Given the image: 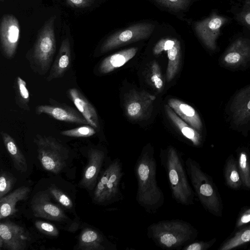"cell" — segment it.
Masks as SVG:
<instances>
[{
	"instance_id": "cell-27",
	"label": "cell",
	"mask_w": 250,
	"mask_h": 250,
	"mask_svg": "<svg viewBox=\"0 0 250 250\" xmlns=\"http://www.w3.org/2000/svg\"><path fill=\"white\" fill-rule=\"evenodd\" d=\"M250 242V224L235 230L220 246L219 250H230Z\"/></svg>"
},
{
	"instance_id": "cell-11",
	"label": "cell",
	"mask_w": 250,
	"mask_h": 250,
	"mask_svg": "<svg viewBox=\"0 0 250 250\" xmlns=\"http://www.w3.org/2000/svg\"><path fill=\"white\" fill-rule=\"evenodd\" d=\"M0 37L3 55L7 59H12L16 52L20 37L19 22L14 15L3 16L0 26Z\"/></svg>"
},
{
	"instance_id": "cell-31",
	"label": "cell",
	"mask_w": 250,
	"mask_h": 250,
	"mask_svg": "<svg viewBox=\"0 0 250 250\" xmlns=\"http://www.w3.org/2000/svg\"><path fill=\"white\" fill-rule=\"evenodd\" d=\"M147 79L149 83L158 90H161L164 86V80L160 68L156 62L151 64L148 71Z\"/></svg>"
},
{
	"instance_id": "cell-40",
	"label": "cell",
	"mask_w": 250,
	"mask_h": 250,
	"mask_svg": "<svg viewBox=\"0 0 250 250\" xmlns=\"http://www.w3.org/2000/svg\"><path fill=\"white\" fill-rule=\"evenodd\" d=\"M94 0H66L67 3L75 8H84L91 5Z\"/></svg>"
},
{
	"instance_id": "cell-34",
	"label": "cell",
	"mask_w": 250,
	"mask_h": 250,
	"mask_svg": "<svg viewBox=\"0 0 250 250\" xmlns=\"http://www.w3.org/2000/svg\"><path fill=\"white\" fill-rule=\"evenodd\" d=\"M16 180L14 176L6 171H1L0 177V198L8 193L13 188Z\"/></svg>"
},
{
	"instance_id": "cell-3",
	"label": "cell",
	"mask_w": 250,
	"mask_h": 250,
	"mask_svg": "<svg viewBox=\"0 0 250 250\" xmlns=\"http://www.w3.org/2000/svg\"><path fill=\"white\" fill-rule=\"evenodd\" d=\"M162 166L167 174L172 198L183 206L194 204L195 193L188 178L182 156L173 146L161 152Z\"/></svg>"
},
{
	"instance_id": "cell-10",
	"label": "cell",
	"mask_w": 250,
	"mask_h": 250,
	"mask_svg": "<svg viewBox=\"0 0 250 250\" xmlns=\"http://www.w3.org/2000/svg\"><path fill=\"white\" fill-rule=\"evenodd\" d=\"M219 64L231 71L250 67V40L240 37L233 41L221 56Z\"/></svg>"
},
{
	"instance_id": "cell-30",
	"label": "cell",
	"mask_w": 250,
	"mask_h": 250,
	"mask_svg": "<svg viewBox=\"0 0 250 250\" xmlns=\"http://www.w3.org/2000/svg\"><path fill=\"white\" fill-rule=\"evenodd\" d=\"M15 88L17 104L24 110H29L30 97L25 81L21 77H17L15 81Z\"/></svg>"
},
{
	"instance_id": "cell-2",
	"label": "cell",
	"mask_w": 250,
	"mask_h": 250,
	"mask_svg": "<svg viewBox=\"0 0 250 250\" xmlns=\"http://www.w3.org/2000/svg\"><path fill=\"white\" fill-rule=\"evenodd\" d=\"M146 235L157 247L167 250H181L196 240L197 230L189 223L181 219L162 220L150 224Z\"/></svg>"
},
{
	"instance_id": "cell-17",
	"label": "cell",
	"mask_w": 250,
	"mask_h": 250,
	"mask_svg": "<svg viewBox=\"0 0 250 250\" xmlns=\"http://www.w3.org/2000/svg\"><path fill=\"white\" fill-rule=\"evenodd\" d=\"M38 114H47L53 118L68 123L88 125L87 121L78 110L63 105H40L36 108Z\"/></svg>"
},
{
	"instance_id": "cell-32",
	"label": "cell",
	"mask_w": 250,
	"mask_h": 250,
	"mask_svg": "<svg viewBox=\"0 0 250 250\" xmlns=\"http://www.w3.org/2000/svg\"><path fill=\"white\" fill-rule=\"evenodd\" d=\"M95 129L91 125H84L77 128L62 131L63 136L71 137H89L96 133Z\"/></svg>"
},
{
	"instance_id": "cell-16",
	"label": "cell",
	"mask_w": 250,
	"mask_h": 250,
	"mask_svg": "<svg viewBox=\"0 0 250 250\" xmlns=\"http://www.w3.org/2000/svg\"><path fill=\"white\" fill-rule=\"evenodd\" d=\"M105 157V153L102 150L92 148L89 150L88 164L80 182L82 187L89 190L95 188Z\"/></svg>"
},
{
	"instance_id": "cell-18",
	"label": "cell",
	"mask_w": 250,
	"mask_h": 250,
	"mask_svg": "<svg viewBox=\"0 0 250 250\" xmlns=\"http://www.w3.org/2000/svg\"><path fill=\"white\" fill-rule=\"evenodd\" d=\"M78 249L83 250H117L116 245L108 242L98 231L85 228L81 232Z\"/></svg>"
},
{
	"instance_id": "cell-21",
	"label": "cell",
	"mask_w": 250,
	"mask_h": 250,
	"mask_svg": "<svg viewBox=\"0 0 250 250\" xmlns=\"http://www.w3.org/2000/svg\"><path fill=\"white\" fill-rule=\"evenodd\" d=\"M168 105L182 119L200 133L203 128L202 122L193 107L174 98L168 100Z\"/></svg>"
},
{
	"instance_id": "cell-42",
	"label": "cell",
	"mask_w": 250,
	"mask_h": 250,
	"mask_svg": "<svg viewBox=\"0 0 250 250\" xmlns=\"http://www.w3.org/2000/svg\"></svg>"
},
{
	"instance_id": "cell-4",
	"label": "cell",
	"mask_w": 250,
	"mask_h": 250,
	"mask_svg": "<svg viewBox=\"0 0 250 250\" xmlns=\"http://www.w3.org/2000/svg\"><path fill=\"white\" fill-rule=\"evenodd\" d=\"M185 165L195 194L203 207L213 215L221 217L222 201L211 177L204 172L199 164L192 158H187Z\"/></svg>"
},
{
	"instance_id": "cell-36",
	"label": "cell",
	"mask_w": 250,
	"mask_h": 250,
	"mask_svg": "<svg viewBox=\"0 0 250 250\" xmlns=\"http://www.w3.org/2000/svg\"><path fill=\"white\" fill-rule=\"evenodd\" d=\"M216 241V238H213L208 241L194 240L184 246L181 250H207L210 248Z\"/></svg>"
},
{
	"instance_id": "cell-26",
	"label": "cell",
	"mask_w": 250,
	"mask_h": 250,
	"mask_svg": "<svg viewBox=\"0 0 250 250\" xmlns=\"http://www.w3.org/2000/svg\"><path fill=\"white\" fill-rule=\"evenodd\" d=\"M224 175L225 184L229 188L239 190L243 188L237 159L233 155L229 156L226 160Z\"/></svg>"
},
{
	"instance_id": "cell-8",
	"label": "cell",
	"mask_w": 250,
	"mask_h": 250,
	"mask_svg": "<svg viewBox=\"0 0 250 250\" xmlns=\"http://www.w3.org/2000/svg\"><path fill=\"white\" fill-rule=\"evenodd\" d=\"M35 142L37 146L38 159L43 168L54 173H59L65 166L67 152L55 138L37 136Z\"/></svg>"
},
{
	"instance_id": "cell-35",
	"label": "cell",
	"mask_w": 250,
	"mask_h": 250,
	"mask_svg": "<svg viewBox=\"0 0 250 250\" xmlns=\"http://www.w3.org/2000/svg\"><path fill=\"white\" fill-rule=\"evenodd\" d=\"M160 4L176 10H185L189 5L191 0H155Z\"/></svg>"
},
{
	"instance_id": "cell-5",
	"label": "cell",
	"mask_w": 250,
	"mask_h": 250,
	"mask_svg": "<svg viewBox=\"0 0 250 250\" xmlns=\"http://www.w3.org/2000/svg\"><path fill=\"white\" fill-rule=\"evenodd\" d=\"M124 176L119 158L112 160L102 171L94 192L93 199L100 205H108L124 199L121 183Z\"/></svg>"
},
{
	"instance_id": "cell-24",
	"label": "cell",
	"mask_w": 250,
	"mask_h": 250,
	"mask_svg": "<svg viewBox=\"0 0 250 250\" xmlns=\"http://www.w3.org/2000/svg\"><path fill=\"white\" fill-rule=\"evenodd\" d=\"M166 112L172 123L182 134L188 140L193 146L198 147L202 143V135L199 132L182 119L168 105L165 106Z\"/></svg>"
},
{
	"instance_id": "cell-22",
	"label": "cell",
	"mask_w": 250,
	"mask_h": 250,
	"mask_svg": "<svg viewBox=\"0 0 250 250\" xmlns=\"http://www.w3.org/2000/svg\"><path fill=\"white\" fill-rule=\"evenodd\" d=\"M30 192V189L28 187L21 186L0 198V219L1 220L15 214L18 211L17 203L26 200Z\"/></svg>"
},
{
	"instance_id": "cell-28",
	"label": "cell",
	"mask_w": 250,
	"mask_h": 250,
	"mask_svg": "<svg viewBox=\"0 0 250 250\" xmlns=\"http://www.w3.org/2000/svg\"><path fill=\"white\" fill-rule=\"evenodd\" d=\"M238 167L242 182L243 188L250 190V151L245 147L236 150Z\"/></svg>"
},
{
	"instance_id": "cell-12",
	"label": "cell",
	"mask_w": 250,
	"mask_h": 250,
	"mask_svg": "<svg viewBox=\"0 0 250 250\" xmlns=\"http://www.w3.org/2000/svg\"><path fill=\"white\" fill-rule=\"evenodd\" d=\"M156 96L145 91L130 90L125 97V110L133 120L143 119L149 115Z\"/></svg>"
},
{
	"instance_id": "cell-13",
	"label": "cell",
	"mask_w": 250,
	"mask_h": 250,
	"mask_svg": "<svg viewBox=\"0 0 250 250\" xmlns=\"http://www.w3.org/2000/svg\"><path fill=\"white\" fill-rule=\"evenodd\" d=\"M228 19L216 13L195 23V32L206 47L211 51L217 48L216 40L220 34L221 28Z\"/></svg>"
},
{
	"instance_id": "cell-39",
	"label": "cell",
	"mask_w": 250,
	"mask_h": 250,
	"mask_svg": "<svg viewBox=\"0 0 250 250\" xmlns=\"http://www.w3.org/2000/svg\"><path fill=\"white\" fill-rule=\"evenodd\" d=\"M174 39L171 40L167 38L160 40L154 46L153 53L154 55H159L163 51L167 50L174 43Z\"/></svg>"
},
{
	"instance_id": "cell-25",
	"label": "cell",
	"mask_w": 250,
	"mask_h": 250,
	"mask_svg": "<svg viewBox=\"0 0 250 250\" xmlns=\"http://www.w3.org/2000/svg\"><path fill=\"white\" fill-rule=\"evenodd\" d=\"M0 134L3 144L13 161L15 168L21 172H26L27 169L26 159L15 141L6 132L1 131Z\"/></svg>"
},
{
	"instance_id": "cell-9",
	"label": "cell",
	"mask_w": 250,
	"mask_h": 250,
	"mask_svg": "<svg viewBox=\"0 0 250 250\" xmlns=\"http://www.w3.org/2000/svg\"><path fill=\"white\" fill-rule=\"evenodd\" d=\"M155 29L151 23L141 22L132 25L109 36L102 45L104 53L119 46L148 38Z\"/></svg>"
},
{
	"instance_id": "cell-23",
	"label": "cell",
	"mask_w": 250,
	"mask_h": 250,
	"mask_svg": "<svg viewBox=\"0 0 250 250\" xmlns=\"http://www.w3.org/2000/svg\"><path fill=\"white\" fill-rule=\"evenodd\" d=\"M137 50V48L132 47L106 57L100 63L98 72L100 74H107L121 67L136 55Z\"/></svg>"
},
{
	"instance_id": "cell-1",
	"label": "cell",
	"mask_w": 250,
	"mask_h": 250,
	"mask_svg": "<svg viewBox=\"0 0 250 250\" xmlns=\"http://www.w3.org/2000/svg\"><path fill=\"white\" fill-rule=\"evenodd\" d=\"M156 160L153 149L145 147L134 166L137 182L136 200L137 203L149 214H154L163 206L164 194L156 179Z\"/></svg>"
},
{
	"instance_id": "cell-29",
	"label": "cell",
	"mask_w": 250,
	"mask_h": 250,
	"mask_svg": "<svg viewBox=\"0 0 250 250\" xmlns=\"http://www.w3.org/2000/svg\"><path fill=\"white\" fill-rule=\"evenodd\" d=\"M173 44L167 51L168 64L167 70V79L170 81L176 74L181 58V45L179 40L174 39Z\"/></svg>"
},
{
	"instance_id": "cell-6",
	"label": "cell",
	"mask_w": 250,
	"mask_h": 250,
	"mask_svg": "<svg viewBox=\"0 0 250 250\" xmlns=\"http://www.w3.org/2000/svg\"><path fill=\"white\" fill-rule=\"evenodd\" d=\"M56 16L49 19L42 28L28 57L31 68L36 73L44 75L50 67L56 51V43L54 32Z\"/></svg>"
},
{
	"instance_id": "cell-41",
	"label": "cell",
	"mask_w": 250,
	"mask_h": 250,
	"mask_svg": "<svg viewBox=\"0 0 250 250\" xmlns=\"http://www.w3.org/2000/svg\"><path fill=\"white\" fill-rule=\"evenodd\" d=\"M241 18L244 23L250 27V9L244 10L241 14Z\"/></svg>"
},
{
	"instance_id": "cell-38",
	"label": "cell",
	"mask_w": 250,
	"mask_h": 250,
	"mask_svg": "<svg viewBox=\"0 0 250 250\" xmlns=\"http://www.w3.org/2000/svg\"><path fill=\"white\" fill-rule=\"evenodd\" d=\"M250 223V207H245L242 208L237 218L235 230L239 229Z\"/></svg>"
},
{
	"instance_id": "cell-7",
	"label": "cell",
	"mask_w": 250,
	"mask_h": 250,
	"mask_svg": "<svg viewBox=\"0 0 250 250\" xmlns=\"http://www.w3.org/2000/svg\"><path fill=\"white\" fill-rule=\"evenodd\" d=\"M225 111L230 128L247 137L250 131V84L233 95Z\"/></svg>"
},
{
	"instance_id": "cell-14",
	"label": "cell",
	"mask_w": 250,
	"mask_h": 250,
	"mask_svg": "<svg viewBox=\"0 0 250 250\" xmlns=\"http://www.w3.org/2000/svg\"><path fill=\"white\" fill-rule=\"evenodd\" d=\"M29 240L27 231L14 222L5 221L0 224V247L9 250H23Z\"/></svg>"
},
{
	"instance_id": "cell-37",
	"label": "cell",
	"mask_w": 250,
	"mask_h": 250,
	"mask_svg": "<svg viewBox=\"0 0 250 250\" xmlns=\"http://www.w3.org/2000/svg\"><path fill=\"white\" fill-rule=\"evenodd\" d=\"M36 228L42 233L50 236H57L59 231L53 224L48 222L37 221L35 222Z\"/></svg>"
},
{
	"instance_id": "cell-19",
	"label": "cell",
	"mask_w": 250,
	"mask_h": 250,
	"mask_svg": "<svg viewBox=\"0 0 250 250\" xmlns=\"http://www.w3.org/2000/svg\"><path fill=\"white\" fill-rule=\"evenodd\" d=\"M68 96L77 110L84 117L88 125L95 129L99 128L98 114L93 105L88 101L81 91L76 88L68 91Z\"/></svg>"
},
{
	"instance_id": "cell-15",
	"label": "cell",
	"mask_w": 250,
	"mask_h": 250,
	"mask_svg": "<svg viewBox=\"0 0 250 250\" xmlns=\"http://www.w3.org/2000/svg\"><path fill=\"white\" fill-rule=\"evenodd\" d=\"M49 193L47 191L39 192L36 194L31 202V208L34 216L48 220L62 221L67 217L63 210L50 201Z\"/></svg>"
},
{
	"instance_id": "cell-20",
	"label": "cell",
	"mask_w": 250,
	"mask_h": 250,
	"mask_svg": "<svg viewBox=\"0 0 250 250\" xmlns=\"http://www.w3.org/2000/svg\"><path fill=\"white\" fill-rule=\"evenodd\" d=\"M71 61L70 44L68 39L66 38L61 43L58 54L51 67L46 80L48 81H51L53 79L62 77L69 68Z\"/></svg>"
},
{
	"instance_id": "cell-33",
	"label": "cell",
	"mask_w": 250,
	"mask_h": 250,
	"mask_svg": "<svg viewBox=\"0 0 250 250\" xmlns=\"http://www.w3.org/2000/svg\"><path fill=\"white\" fill-rule=\"evenodd\" d=\"M48 192L60 204L67 209H71L73 203L70 197L56 186L52 185Z\"/></svg>"
}]
</instances>
